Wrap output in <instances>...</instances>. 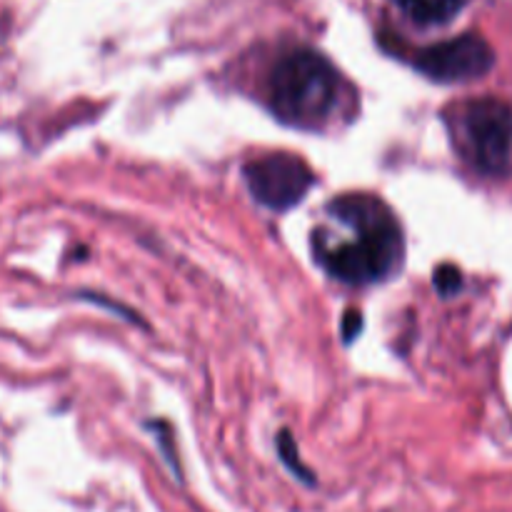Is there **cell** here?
<instances>
[{
    "label": "cell",
    "instance_id": "1",
    "mask_svg": "<svg viewBox=\"0 0 512 512\" xmlns=\"http://www.w3.org/2000/svg\"><path fill=\"white\" fill-rule=\"evenodd\" d=\"M325 215L328 223L313 230V253L335 280L370 285L400 268L405 255L403 228L378 195H340Z\"/></svg>",
    "mask_w": 512,
    "mask_h": 512
},
{
    "label": "cell",
    "instance_id": "2",
    "mask_svg": "<svg viewBox=\"0 0 512 512\" xmlns=\"http://www.w3.org/2000/svg\"><path fill=\"white\" fill-rule=\"evenodd\" d=\"M268 95L270 108L283 123L318 128L338 105L340 75L325 55L315 50H293L275 63Z\"/></svg>",
    "mask_w": 512,
    "mask_h": 512
},
{
    "label": "cell",
    "instance_id": "3",
    "mask_svg": "<svg viewBox=\"0 0 512 512\" xmlns=\"http://www.w3.org/2000/svg\"><path fill=\"white\" fill-rule=\"evenodd\" d=\"M455 135L465 158L488 175L508 170L512 160V108L498 98L465 103L455 118Z\"/></svg>",
    "mask_w": 512,
    "mask_h": 512
},
{
    "label": "cell",
    "instance_id": "4",
    "mask_svg": "<svg viewBox=\"0 0 512 512\" xmlns=\"http://www.w3.org/2000/svg\"><path fill=\"white\" fill-rule=\"evenodd\" d=\"M243 175L253 198L270 210L293 208L315 183L310 165L293 153H270L250 160Z\"/></svg>",
    "mask_w": 512,
    "mask_h": 512
},
{
    "label": "cell",
    "instance_id": "5",
    "mask_svg": "<svg viewBox=\"0 0 512 512\" xmlns=\"http://www.w3.org/2000/svg\"><path fill=\"white\" fill-rule=\"evenodd\" d=\"M493 65V48L488 40L475 33L430 45L415 55V68L435 83H465V80L483 78Z\"/></svg>",
    "mask_w": 512,
    "mask_h": 512
},
{
    "label": "cell",
    "instance_id": "6",
    "mask_svg": "<svg viewBox=\"0 0 512 512\" xmlns=\"http://www.w3.org/2000/svg\"><path fill=\"white\" fill-rule=\"evenodd\" d=\"M398 8L418 25H445L470 3V0H395Z\"/></svg>",
    "mask_w": 512,
    "mask_h": 512
},
{
    "label": "cell",
    "instance_id": "7",
    "mask_svg": "<svg viewBox=\"0 0 512 512\" xmlns=\"http://www.w3.org/2000/svg\"><path fill=\"white\" fill-rule=\"evenodd\" d=\"M278 453H280V458H283V463L288 465L290 473L295 475V478L303 480V483H308V485L315 483L313 473H310V470L303 465V460H300L298 445H295V440L290 438L288 430H283V433H280V438H278Z\"/></svg>",
    "mask_w": 512,
    "mask_h": 512
},
{
    "label": "cell",
    "instance_id": "8",
    "mask_svg": "<svg viewBox=\"0 0 512 512\" xmlns=\"http://www.w3.org/2000/svg\"><path fill=\"white\" fill-rule=\"evenodd\" d=\"M435 288L440 290V295H455L463 288V275L455 265H440L435 270Z\"/></svg>",
    "mask_w": 512,
    "mask_h": 512
},
{
    "label": "cell",
    "instance_id": "9",
    "mask_svg": "<svg viewBox=\"0 0 512 512\" xmlns=\"http://www.w3.org/2000/svg\"><path fill=\"white\" fill-rule=\"evenodd\" d=\"M360 328H363V315L358 313V310H348V315H345V323H343V335L345 340H353L358 338Z\"/></svg>",
    "mask_w": 512,
    "mask_h": 512
}]
</instances>
